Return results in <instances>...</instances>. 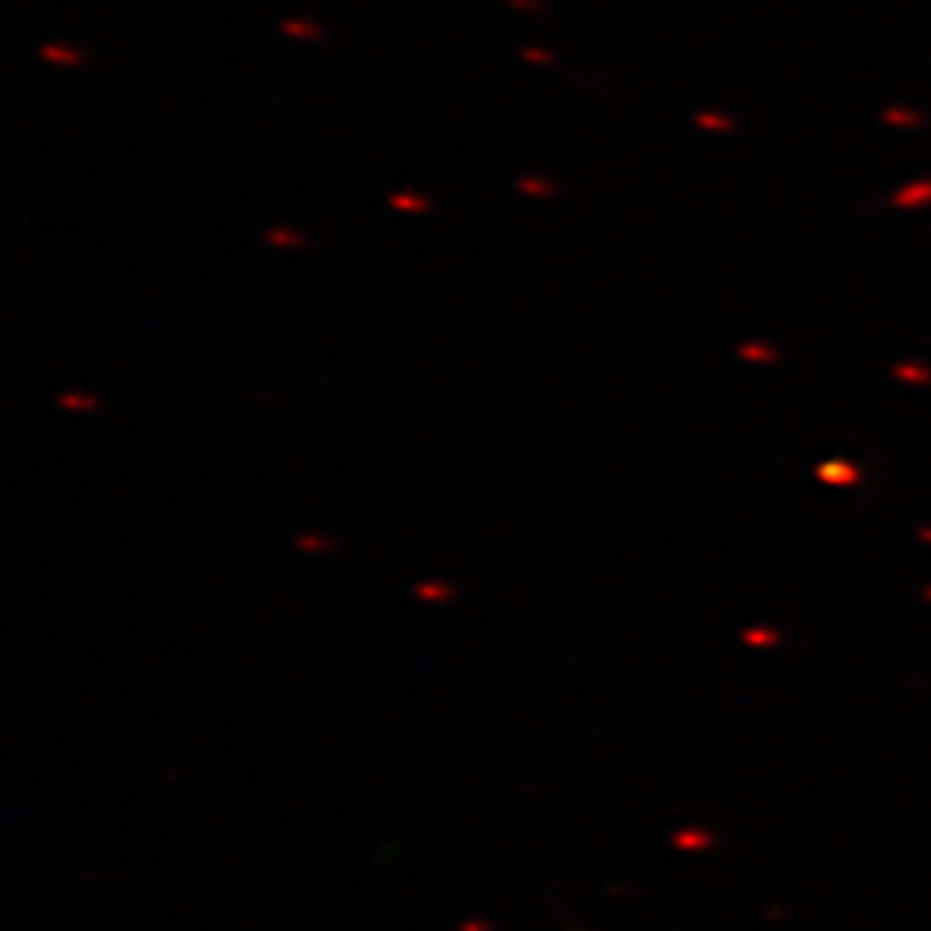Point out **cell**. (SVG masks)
Masks as SVG:
<instances>
[{
	"instance_id": "obj_2",
	"label": "cell",
	"mask_w": 931,
	"mask_h": 931,
	"mask_svg": "<svg viewBox=\"0 0 931 931\" xmlns=\"http://www.w3.org/2000/svg\"><path fill=\"white\" fill-rule=\"evenodd\" d=\"M287 32L290 35H318V28L315 24H287Z\"/></svg>"
},
{
	"instance_id": "obj_1",
	"label": "cell",
	"mask_w": 931,
	"mask_h": 931,
	"mask_svg": "<svg viewBox=\"0 0 931 931\" xmlns=\"http://www.w3.org/2000/svg\"><path fill=\"white\" fill-rule=\"evenodd\" d=\"M45 52V60H52V63H80L83 55H76V52H70V49H60V45H49V49H42Z\"/></svg>"
},
{
	"instance_id": "obj_3",
	"label": "cell",
	"mask_w": 931,
	"mask_h": 931,
	"mask_svg": "<svg viewBox=\"0 0 931 931\" xmlns=\"http://www.w3.org/2000/svg\"><path fill=\"white\" fill-rule=\"evenodd\" d=\"M393 204H398V208H414V211L425 208V201H417V197H414V201H411V197H393Z\"/></svg>"
}]
</instances>
